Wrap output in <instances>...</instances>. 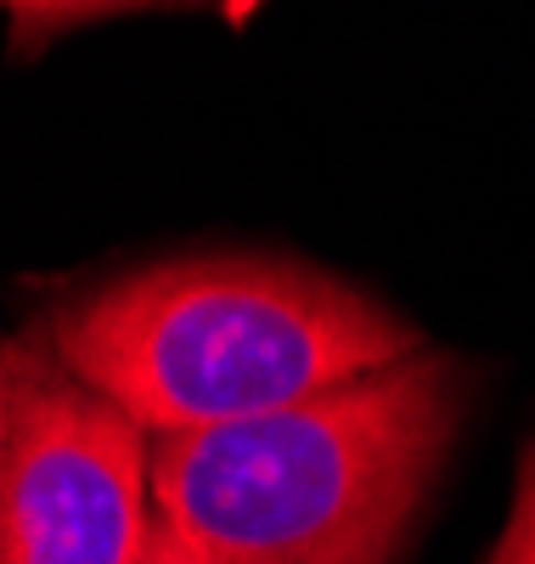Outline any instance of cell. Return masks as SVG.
Wrapping results in <instances>:
<instances>
[{
    "mask_svg": "<svg viewBox=\"0 0 535 564\" xmlns=\"http://www.w3.org/2000/svg\"><path fill=\"white\" fill-rule=\"evenodd\" d=\"M462 423V367H401L265 417L148 441L153 513L220 564H395Z\"/></svg>",
    "mask_w": 535,
    "mask_h": 564,
    "instance_id": "6da1fadb",
    "label": "cell"
},
{
    "mask_svg": "<svg viewBox=\"0 0 535 564\" xmlns=\"http://www.w3.org/2000/svg\"><path fill=\"white\" fill-rule=\"evenodd\" d=\"M45 339L79 384L153 441L299 406L423 350L372 294L260 254L130 271L68 300Z\"/></svg>",
    "mask_w": 535,
    "mask_h": 564,
    "instance_id": "7a4b0ae2",
    "label": "cell"
},
{
    "mask_svg": "<svg viewBox=\"0 0 535 564\" xmlns=\"http://www.w3.org/2000/svg\"><path fill=\"white\" fill-rule=\"evenodd\" d=\"M0 564H141L153 542L148 435L79 384L45 334L0 350Z\"/></svg>",
    "mask_w": 535,
    "mask_h": 564,
    "instance_id": "3957f363",
    "label": "cell"
},
{
    "mask_svg": "<svg viewBox=\"0 0 535 564\" xmlns=\"http://www.w3.org/2000/svg\"><path fill=\"white\" fill-rule=\"evenodd\" d=\"M491 564H535V441L518 452V480H513V508L502 542L491 547Z\"/></svg>",
    "mask_w": 535,
    "mask_h": 564,
    "instance_id": "277c9868",
    "label": "cell"
},
{
    "mask_svg": "<svg viewBox=\"0 0 535 564\" xmlns=\"http://www.w3.org/2000/svg\"><path fill=\"white\" fill-rule=\"evenodd\" d=\"M141 564H220V558L186 547L170 525H153V542H148V553H141Z\"/></svg>",
    "mask_w": 535,
    "mask_h": 564,
    "instance_id": "5b68a950",
    "label": "cell"
},
{
    "mask_svg": "<svg viewBox=\"0 0 535 564\" xmlns=\"http://www.w3.org/2000/svg\"><path fill=\"white\" fill-rule=\"evenodd\" d=\"M0 446H7V390H0Z\"/></svg>",
    "mask_w": 535,
    "mask_h": 564,
    "instance_id": "8992f818",
    "label": "cell"
}]
</instances>
